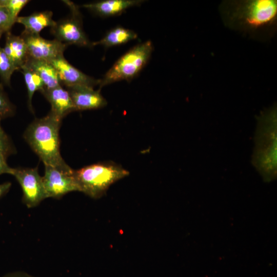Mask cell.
<instances>
[{"mask_svg": "<svg viewBox=\"0 0 277 277\" xmlns=\"http://www.w3.org/2000/svg\"><path fill=\"white\" fill-rule=\"evenodd\" d=\"M61 121L50 112L46 116L33 121L24 136L45 165L70 171L72 169L66 163L60 152L59 130Z\"/></svg>", "mask_w": 277, "mask_h": 277, "instance_id": "1", "label": "cell"}, {"mask_svg": "<svg viewBox=\"0 0 277 277\" xmlns=\"http://www.w3.org/2000/svg\"><path fill=\"white\" fill-rule=\"evenodd\" d=\"M226 4L223 9L226 21L243 30L257 31L272 26L276 22V1H239Z\"/></svg>", "mask_w": 277, "mask_h": 277, "instance_id": "2", "label": "cell"}, {"mask_svg": "<svg viewBox=\"0 0 277 277\" xmlns=\"http://www.w3.org/2000/svg\"><path fill=\"white\" fill-rule=\"evenodd\" d=\"M276 110L273 107L259 118L255 138L253 163L267 180L274 178L276 170Z\"/></svg>", "mask_w": 277, "mask_h": 277, "instance_id": "3", "label": "cell"}, {"mask_svg": "<svg viewBox=\"0 0 277 277\" xmlns=\"http://www.w3.org/2000/svg\"><path fill=\"white\" fill-rule=\"evenodd\" d=\"M129 174L122 166L110 162L93 164L74 170L80 191L94 199L102 197L112 184Z\"/></svg>", "mask_w": 277, "mask_h": 277, "instance_id": "4", "label": "cell"}, {"mask_svg": "<svg viewBox=\"0 0 277 277\" xmlns=\"http://www.w3.org/2000/svg\"><path fill=\"white\" fill-rule=\"evenodd\" d=\"M153 49L150 41L139 44L121 56L100 80L103 87L121 81H129L138 75L149 60Z\"/></svg>", "mask_w": 277, "mask_h": 277, "instance_id": "5", "label": "cell"}, {"mask_svg": "<svg viewBox=\"0 0 277 277\" xmlns=\"http://www.w3.org/2000/svg\"><path fill=\"white\" fill-rule=\"evenodd\" d=\"M64 2L69 7L71 15L67 18L56 22V24L51 28V31L55 37V39L67 45L92 46L83 30L78 7L69 1H64Z\"/></svg>", "mask_w": 277, "mask_h": 277, "instance_id": "6", "label": "cell"}, {"mask_svg": "<svg viewBox=\"0 0 277 277\" xmlns=\"http://www.w3.org/2000/svg\"><path fill=\"white\" fill-rule=\"evenodd\" d=\"M10 174L19 183L23 191V202L28 207H35L47 198L43 177L39 175L37 168H12Z\"/></svg>", "mask_w": 277, "mask_h": 277, "instance_id": "7", "label": "cell"}, {"mask_svg": "<svg viewBox=\"0 0 277 277\" xmlns=\"http://www.w3.org/2000/svg\"><path fill=\"white\" fill-rule=\"evenodd\" d=\"M43 184L47 197L60 198L72 191H80L74 170L66 171L45 165Z\"/></svg>", "mask_w": 277, "mask_h": 277, "instance_id": "8", "label": "cell"}, {"mask_svg": "<svg viewBox=\"0 0 277 277\" xmlns=\"http://www.w3.org/2000/svg\"><path fill=\"white\" fill-rule=\"evenodd\" d=\"M27 48L28 57L47 62L64 56V52L68 45L54 39L48 40L39 34L22 33Z\"/></svg>", "mask_w": 277, "mask_h": 277, "instance_id": "9", "label": "cell"}, {"mask_svg": "<svg viewBox=\"0 0 277 277\" xmlns=\"http://www.w3.org/2000/svg\"><path fill=\"white\" fill-rule=\"evenodd\" d=\"M56 69L61 84L67 88L76 86L94 87L100 84V80L89 76L71 65L64 56L49 62Z\"/></svg>", "mask_w": 277, "mask_h": 277, "instance_id": "10", "label": "cell"}, {"mask_svg": "<svg viewBox=\"0 0 277 277\" xmlns=\"http://www.w3.org/2000/svg\"><path fill=\"white\" fill-rule=\"evenodd\" d=\"M76 110L96 109L106 106L107 101L100 93L93 87L76 86L67 88Z\"/></svg>", "mask_w": 277, "mask_h": 277, "instance_id": "11", "label": "cell"}, {"mask_svg": "<svg viewBox=\"0 0 277 277\" xmlns=\"http://www.w3.org/2000/svg\"><path fill=\"white\" fill-rule=\"evenodd\" d=\"M41 92L51 105L50 112L62 120L70 112L76 111L69 92L61 85L52 89H44Z\"/></svg>", "mask_w": 277, "mask_h": 277, "instance_id": "12", "label": "cell"}, {"mask_svg": "<svg viewBox=\"0 0 277 277\" xmlns=\"http://www.w3.org/2000/svg\"><path fill=\"white\" fill-rule=\"evenodd\" d=\"M142 0H105L86 4L83 7L101 16L117 15L129 8L141 5Z\"/></svg>", "mask_w": 277, "mask_h": 277, "instance_id": "13", "label": "cell"}, {"mask_svg": "<svg viewBox=\"0 0 277 277\" xmlns=\"http://www.w3.org/2000/svg\"><path fill=\"white\" fill-rule=\"evenodd\" d=\"M3 50L18 69L25 65L28 59L27 46L21 35H14L10 31L7 32Z\"/></svg>", "mask_w": 277, "mask_h": 277, "instance_id": "14", "label": "cell"}, {"mask_svg": "<svg viewBox=\"0 0 277 277\" xmlns=\"http://www.w3.org/2000/svg\"><path fill=\"white\" fill-rule=\"evenodd\" d=\"M16 23L24 26L23 33L30 34H39L45 28H52L56 24V22L52 19V13L50 11L34 13L26 16H18Z\"/></svg>", "mask_w": 277, "mask_h": 277, "instance_id": "15", "label": "cell"}, {"mask_svg": "<svg viewBox=\"0 0 277 277\" xmlns=\"http://www.w3.org/2000/svg\"><path fill=\"white\" fill-rule=\"evenodd\" d=\"M25 65L38 74L44 83L45 89H52L61 86L57 72L50 63L28 57Z\"/></svg>", "mask_w": 277, "mask_h": 277, "instance_id": "16", "label": "cell"}, {"mask_svg": "<svg viewBox=\"0 0 277 277\" xmlns=\"http://www.w3.org/2000/svg\"><path fill=\"white\" fill-rule=\"evenodd\" d=\"M137 37V34L133 30L117 26L109 31L100 41L92 43V45H101L111 47L126 44Z\"/></svg>", "mask_w": 277, "mask_h": 277, "instance_id": "17", "label": "cell"}, {"mask_svg": "<svg viewBox=\"0 0 277 277\" xmlns=\"http://www.w3.org/2000/svg\"><path fill=\"white\" fill-rule=\"evenodd\" d=\"M20 69L24 75L27 88L29 106L32 110L31 102L34 92L36 91L42 92L45 86L41 77L30 68L24 65Z\"/></svg>", "mask_w": 277, "mask_h": 277, "instance_id": "18", "label": "cell"}, {"mask_svg": "<svg viewBox=\"0 0 277 277\" xmlns=\"http://www.w3.org/2000/svg\"><path fill=\"white\" fill-rule=\"evenodd\" d=\"M16 70L17 68L0 47V76L6 85H10L11 76Z\"/></svg>", "mask_w": 277, "mask_h": 277, "instance_id": "19", "label": "cell"}, {"mask_svg": "<svg viewBox=\"0 0 277 277\" xmlns=\"http://www.w3.org/2000/svg\"><path fill=\"white\" fill-rule=\"evenodd\" d=\"M28 2L27 0H0V6L5 8L16 19L18 13Z\"/></svg>", "mask_w": 277, "mask_h": 277, "instance_id": "20", "label": "cell"}, {"mask_svg": "<svg viewBox=\"0 0 277 277\" xmlns=\"http://www.w3.org/2000/svg\"><path fill=\"white\" fill-rule=\"evenodd\" d=\"M0 119V152L7 159L14 153L16 150L8 135L2 128Z\"/></svg>", "mask_w": 277, "mask_h": 277, "instance_id": "21", "label": "cell"}, {"mask_svg": "<svg viewBox=\"0 0 277 277\" xmlns=\"http://www.w3.org/2000/svg\"><path fill=\"white\" fill-rule=\"evenodd\" d=\"M15 23L16 19L10 15L5 8L0 6V31L3 33L9 32Z\"/></svg>", "mask_w": 277, "mask_h": 277, "instance_id": "22", "label": "cell"}, {"mask_svg": "<svg viewBox=\"0 0 277 277\" xmlns=\"http://www.w3.org/2000/svg\"><path fill=\"white\" fill-rule=\"evenodd\" d=\"M14 107L3 89L0 88V119L12 116Z\"/></svg>", "mask_w": 277, "mask_h": 277, "instance_id": "23", "label": "cell"}, {"mask_svg": "<svg viewBox=\"0 0 277 277\" xmlns=\"http://www.w3.org/2000/svg\"><path fill=\"white\" fill-rule=\"evenodd\" d=\"M7 158L0 152V175L3 173L10 174L12 168L6 162Z\"/></svg>", "mask_w": 277, "mask_h": 277, "instance_id": "24", "label": "cell"}, {"mask_svg": "<svg viewBox=\"0 0 277 277\" xmlns=\"http://www.w3.org/2000/svg\"><path fill=\"white\" fill-rule=\"evenodd\" d=\"M11 186L10 182H5L0 184V198L9 190Z\"/></svg>", "mask_w": 277, "mask_h": 277, "instance_id": "25", "label": "cell"}, {"mask_svg": "<svg viewBox=\"0 0 277 277\" xmlns=\"http://www.w3.org/2000/svg\"><path fill=\"white\" fill-rule=\"evenodd\" d=\"M2 277H33L26 273L19 272H15L8 273Z\"/></svg>", "mask_w": 277, "mask_h": 277, "instance_id": "26", "label": "cell"}, {"mask_svg": "<svg viewBox=\"0 0 277 277\" xmlns=\"http://www.w3.org/2000/svg\"><path fill=\"white\" fill-rule=\"evenodd\" d=\"M3 33L2 32L0 31V38H1V37Z\"/></svg>", "mask_w": 277, "mask_h": 277, "instance_id": "27", "label": "cell"}]
</instances>
